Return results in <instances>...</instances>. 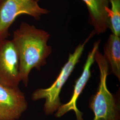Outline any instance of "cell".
<instances>
[{
    "label": "cell",
    "instance_id": "6da1fadb",
    "mask_svg": "<svg viewBox=\"0 0 120 120\" xmlns=\"http://www.w3.org/2000/svg\"><path fill=\"white\" fill-rule=\"evenodd\" d=\"M13 37L19 57L21 81L27 86L31 71L34 69L40 70L51 54L52 48L48 45L50 34L45 30L22 22L19 29L13 32Z\"/></svg>",
    "mask_w": 120,
    "mask_h": 120
},
{
    "label": "cell",
    "instance_id": "7a4b0ae2",
    "mask_svg": "<svg viewBox=\"0 0 120 120\" xmlns=\"http://www.w3.org/2000/svg\"><path fill=\"white\" fill-rule=\"evenodd\" d=\"M95 34L94 31H93L85 41L77 46L73 53L69 54L68 60L51 86L46 89H39L33 92L32 95L33 101L45 99L43 109L46 115L52 114L57 111L61 105L60 98L61 90L73 73L76 65L80 61L86 45Z\"/></svg>",
    "mask_w": 120,
    "mask_h": 120
},
{
    "label": "cell",
    "instance_id": "3957f363",
    "mask_svg": "<svg viewBox=\"0 0 120 120\" xmlns=\"http://www.w3.org/2000/svg\"><path fill=\"white\" fill-rule=\"evenodd\" d=\"M94 59L100 74L98 90L90 99L89 104L94 114L93 120H120L119 104L106 85L109 69L107 62L99 49L95 52Z\"/></svg>",
    "mask_w": 120,
    "mask_h": 120
},
{
    "label": "cell",
    "instance_id": "277c9868",
    "mask_svg": "<svg viewBox=\"0 0 120 120\" xmlns=\"http://www.w3.org/2000/svg\"><path fill=\"white\" fill-rule=\"evenodd\" d=\"M39 0H1L0 1V40L9 36V29L16 18L26 14L39 20L49 11L41 7Z\"/></svg>",
    "mask_w": 120,
    "mask_h": 120
},
{
    "label": "cell",
    "instance_id": "5b68a950",
    "mask_svg": "<svg viewBox=\"0 0 120 120\" xmlns=\"http://www.w3.org/2000/svg\"><path fill=\"white\" fill-rule=\"evenodd\" d=\"M21 82L19 60L12 40H0V84L17 88Z\"/></svg>",
    "mask_w": 120,
    "mask_h": 120
},
{
    "label": "cell",
    "instance_id": "8992f818",
    "mask_svg": "<svg viewBox=\"0 0 120 120\" xmlns=\"http://www.w3.org/2000/svg\"><path fill=\"white\" fill-rule=\"evenodd\" d=\"M27 108L25 95L19 87L0 84V120H18Z\"/></svg>",
    "mask_w": 120,
    "mask_h": 120
},
{
    "label": "cell",
    "instance_id": "52a82bcc",
    "mask_svg": "<svg viewBox=\"0 0 120 120\" xmlns=\"http://www.w3.org/2000/svg\"><path fill=\"white\" fill-rule=\"evenodd\" d=\"M101 41V40H99L95 42L92 49L89 52L82 74L75 82L72 97L68 102L65 104H62L56 112L55 116L57 117H60L68 112L73 110L76 113L77 120H83L82 118L83 113L77 109V99L81 94L91 76V68L95 62V54L99 49Z\"/></svg>",
    "mask_w": 120,
    "mask_h": 120
},
{
    "label": "cell",
    "instance_id": "ba28073f",
    "mask_svg": "<svg viewBox=\"0 0 120 120\" xmlns=\"http://www.w3.org/2000/svg\"><path fill=\"white\" fill-rule=\"evenodd\" d=\"M88 10L89 22L96 34L106 32L109 27V21L105 9L109 7V0H82Z\"/></svg>",
    "mask_w": 120,
    "mask_h": 120
},
{
    "label": "cell",
    "instance_id": "9c48e42d",
    "mask_svg": "<svg viewBox=\"0 0 120 120\" xmlns=\"http://www.w3.org/2000/svg\"><path fill=\"white\" fill-rule=\"evenodd\" d=\"M104 54L109 68L120 81V38L113 34L110 35L104 48Z\"/></svg>",
    "mask_w": 120,
    "mask_h": 120
},
{
    "label": "cell",
    "instance_id": "30bf717a",
    "mask_svg": "<svg viewBox=\"0 0 120 120\" xmlns=\"http://www.w3.org/2000/svg\"><path fill=\"white\" fill-rule=\"evenodd\" d=\"M111 8L105 9L109 21V27L113 34L120 37V0H109Z\"/></svg>",
    "mask_w": 120,
    "mask_h": 120
},
{
    "label": "cell",
    "instance_id": "8fae6325",
    "mask_svg": "<svg viewBox=\"0 0 120 120\" xmlns=\"http://www.w3.org/2000/svg\"></svg>",
    "mask_w": 120,
    "mask_h": 120
}]
</instances>
